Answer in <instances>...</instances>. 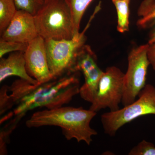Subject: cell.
I'll list each match as a JSON object with an SVG mask.
<instances>
[{
    "label": "cell",
    "instance_id": "1",
    "mask_svg": "<svg viewBox=\"0 0 155 155\" xmlns=\"http://www.w3.org/2000/svg\"><path fill=\"white\" fill-rule=\"evenodd\" d=\"M78 72L53 78L44 83L32 84L19 78L0 90V140L9 142L10 136L21 119L37 108L63 107L79 94Z\"/></svg>",
    "mask_w": 155,
    "mask_h": 155
},
{
    "label": "cell",
    "instance_id": "2",
    "mask_svg": "<svg viewBox=\"0 0 155 155\" xmlns=\"http://www.w3.org/2000/svg\"><path fill=\"white\" fill-rule=\"evenodd\" d=\"M94 111L82 107H61L35 112L25 122L29 128L54 126L61 127L67 140L75 139L90 145L92 137L97 132L92 128L91 122L96 115Z\"/></svg>",
    "mask_w": 155,
    "mask_h": 155
},
{
    "label": "cell",
    "instance_id": "3",
    "mask_svg": "<svg viewBox=\"0 0 155 155\" xmlns=\"http://www.w3.org/2000/svg\"><path fill=\"white\" fill-rule=\"evenodd\" d=\"M100 9L101 5H98L85 28L73 38L45 39L48 64L53 78L79 72L78 69V56L85 45V32Z\"/></svg>",
    "mask_w": 155,
    "mask_h": 155
},
{
    "label": "cell",
    "instance_id": "4",
    "mask_svg": "<svg viewBox=\"0 0 155 155\" xmlns=\"http://www.w3.org/2000/svg\"><path fill=\"white\" fill-rule=\"evenodd\" d=\"M34 17L38 34L44 39H70L74 36L72 13L65 0H45Z\"/></svg>",
    "mask_w": 155,
    "mask_h": 155
},
{
    "label": "cell",
    "instance_id": "5",
    "mask_svg": "<svg viewBox=\"0 0 155 155\" xmlns=\"http://www.w3.org/2000/svg\"><path fill=\"white\" fill-rule=\"evenodd\" d=\"M134 102L122 109L110 111L101 116L104 133L110 137L116 135L122 126L141 116L155 115V87L147 84Z\"/></svg>",
    "mask_w": 155,
    "mask_h": 155
},
{
    "label": "cell",
    "instance_id": "6",
    "mask_svg": "<svg viewBox=\"0 0 155 155\" xmlns=\"http://www.w3.org/2000/svg\"><path fill=\"white\" fill-rule=\"evenodd\" d=\"M149 44L134 48L128 54V66L124 77L122 104L127 106L134 102L146 85Z\"/></svg>",
    "mask_w": 155,
    "mask_h": 155
},
{
    "label": "cell",
    "instance_id": "7",
    "mask_svg": "<svg viewBox=\"0 0 155 155\" xmlns=\"http://www.w3.org/2000/svg\"><path fill=\"white\" fill-rule=\"evenodd\" d=\"M125 73L115 66L108 67L100 80L93 101L89 110L97 113L109 108L110 111L120 109L123 97Z\"/></svg>",
    "mask_w": 155,
    "mask_h": 155
},
{
    "label": "cell",
    "instance_id": "8",
    "mask_svg": "<svg viewBox=\"0 0 155 155\" xmlns=\"http://www.w3.org/2000/svg\"><path fill=\"white\" fill-rule=\"evenodd\" d=\"M78 69L79 72H82L84 78V83L80 87L79 94L82 99L91 104L104 71L98 66L97 56L88 45H84L81 50Z\"/></svg>",
    "mask_w": 155,
    "mask_h": 155
},
{
    "label": "cell",
    "instance_id": "9",
    "mask_svg": "<svg viewBox=\"0 0 155 155\" xmlns=\"http://www.w3.org/2000/svg\"><path fill=\"white\" fill-rule=\"evenodd\" d=\"M25 67L29 75L38 83H44L52 79L48 64L45 40L38 36L28 43L24 52Z\"/></svg>",
    "mask_w": 155,
    "mask_h": 155
},
{
    "label": "cell",
    "instance_id": "10",
    "mask_svg": "<svg viewBox=\"0 0 155 155\" xmlns=\"http://www.w3.org/2000/svg\"><path fill=\"white\" fill-rule=\"evenodd\" d=\"M1 36L5 40L30 42L38 36L33 15L26 11L17 10Z\"/></svg>",
    "mask_w": 155,
    "mask_h": 155
},
{
    "label": "cell",
    "instance_id": "11",
    "mask_svg": "<svg viewBox=\"0 0 155 155\" xmlns=\"http://www.w3.org/2000/svg\"><path fill=\"white\" fill-rule=\"evenodd\" d=\"M25 60L23 52H12L7 58L0 60V82L11 76H16L27 81L32 84L38 83L37 81L28 74L25 67Z\"/></svg>",
    "mask_w": 155,
    "mask_h": 155
},
{
    "label": "cell",
    "instance_id": "12",
    "mask_svg": "<svg viewBox=\"0 0 155 155\" xmlns=\"http://www.w3.org/2000/svg\"><path fill=\"white\" fill-rule=\"evenodd\" d=\"M140 17L137 22L140 29H148V44L155 41V0H143L137 11Z\"/></svg>",
    "mask_w": 155,
    "mask_h": 155
},
{
    "label": "cell",
    "instance_id": "13",
    "mask_svg": "<svg viewBox=\"0 0 155 155\" xmlns=\"http://www.w3.org/2000/svg\"><path fill=\"white\" fill-rule=\"evenodd\" d=\"M93 1V0H65L72 13L74 36L80 33L79 29L82 17L87 7Z\"/></svg>",
    "mask_w": 155,
    "mask_h": 155
},
{
    "label": "cell",
    "instance_id": "14",
    "mask_svg": "<svg viewBox=\"0 0 155 155\" xmlns=\"http://www.w3.org/2000/svg\"><path fill=\"white\" fill-rule=\"evenodd\" d=\"M117 11V29L119 32L124 33L129 30L130 3L125 0H112Z\"/></svg>",
    "mask_w": 155,
    "mask_h": 155
},
{
    "label": "cell",
    "instance_id": "15",
    "mask_svg": "<svg viewBox=\"0 0 155 155\" xmlns=\"http://www.w3.org/2000/svg\"><path fill=\"white\" fill-rule=\"evenodd\" d=\"M14 0H0V34L8 26L17 12Z\"/></svg>",
    "mask_w": 155,
    "mask_h": 155
},
{
    "label": "cell",
    "instance_id": "16",
    "mask_svg": "<svg viewBox=\"0 0 155 155\" xmlns=\"http://www.w3.org/2000/svg\"><path fill=\"white\" fill-rule=\"evenodd\" d=\"M28 43L19 42L9 41L1 38L0 39V58L8 53L25 51Z\"/></svg>",
    "mask_w": 155,
    "mask_h": 155
},
{
    "label": "cell",
    "instance_id": "17",
    "mask_svg": "<svg viewBox=\"0 0 155 155\" xmlns=\"http://www.w3.org/2000/svg\"><path fill=\"white\" fill-rule=\"evenodd\" d=\"M18 10L28 12L34 16L43 5L45 0H14Z\"/></svg>",
    "mask_w": 155,
    "mask_h": 155
},
{
    "label": "cell",
    "instance_id": "18",
    "mask_svg": "<svg viewBox=\"0 0 155 155\" xmlns=\"http://www.w3.org/2000/svg\"><path fill=\"white\" fill-rule=\"evenodd\" d=\"M129 155H155V146L152 143L143 140L128 153Z\"/></svg>",
    "mask_w": 155,
    "mask_h": 155
},
{
    "label": "cell",
    "instance_id": "19",
    "mask_svg": "<svg viewBox=\"0 0 155 155\" xmlns=\"http://www.w3.org/2000/svg\"><path fill=\"white\" fill-rule=\"evenodd\" d=\"M147 54L150 65H151L153 69L155 71V41L149 44Z\"/></svg>",
    "mask_w": 155,
    "mask_h": 155
},
{
    "label": "cell",
    "instance_id": "20",
    "mask_svg": "<svg viewBox=\"0 0 155 155\" xmlns=\"http://www.w3.org/2000/svg\"><path fill=\"white\" fill-rule=\"evenodd\" d=\"M126 2H128V3H130V0H125Z\"/></svg>",
    "mask_w": 155,
    "mask_h": 155
}]
</instances>
